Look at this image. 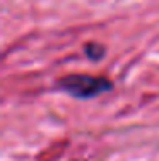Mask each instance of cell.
Instances as JSON below:
<instances>
[{"label":"cell","instance_id":"cell-1","mask_svg":"<svg viewBox=\"0 0 159 161\" xmlns=\"http://www.w3.org/2000/svg\"><path fill=\"white\" fill-rule=\"evenodd\" d=\"M58 86L74 98L89 99L109 91L113 87V84L104 77H96V75H87V74H70L60 79Z\"/></svg>","mask_w":159,"mask_h":161},{"label":"cell","instance_id":"cell-2","mask_svg":"<svg viewBox=\"0 0 159 161\" xmlns=\"http://www.w3.org/2000/svg\"><path fill=\"white\" fill-rule=\"evenodd\" d=\"M84 52L91 60H101L104 57V47L99 43H87L84 47Z\"/></svg>","mask_w":159,"mask_h":161}]
</instances>
